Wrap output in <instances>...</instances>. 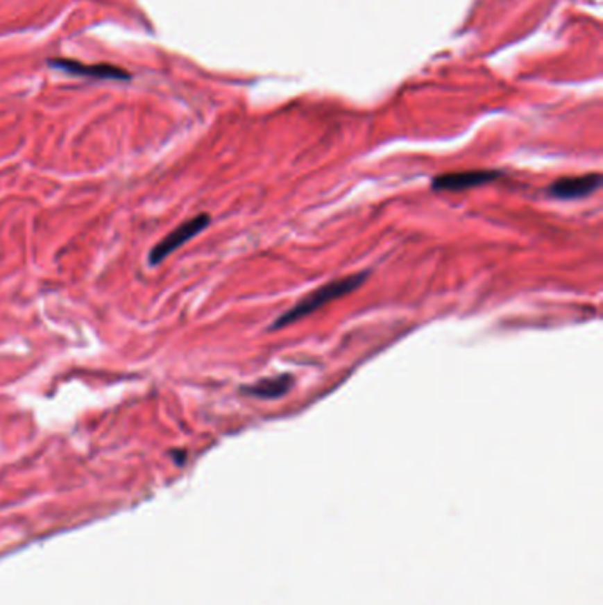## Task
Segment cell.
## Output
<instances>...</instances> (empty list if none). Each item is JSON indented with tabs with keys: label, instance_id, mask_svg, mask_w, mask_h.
<instances>
[{
	"label": "cell",
	"instance_id": "obj_1",
	"mask_svg": "<svg viewBox=\"0 0 603 605\" xmlns=\"http://www.w3.org/2000/svg\"><path fill=\"white\" fill-rule=\"evenodd\" d=\"M366 278H368V273H357V275L345 276V278L324 283V285L315 289L314 292H309L308 296H305V298H303L298 305H294V307L290 308V310H287L285 314L280 315V317L271 324L269 330L276 331V330H282V327L290 326V324H296L298 321H301V318L308 317V315H312L314 312L324 308L328 302L337 301V299L343 298V296L350 294V292H354L356 289H359L361 283L366 282Z\"/></svg>",
	"mask_w": 603,
	"mask_h": 605
},
{
	"label": "cell",
	"instance_id": "obj_2",
	"mask_svg": "<svg viewBox=\"0 0 603 605\" xmlns=\"http://www.w3.org/2000/svg\"><path fill=\"white\" fill-rule=\"evenodd\" d=\"M209 223H211L209 214H198V216L192 218V220L185 221V223L179 225L177 228H173L169 236L163 237V239L153 248V252H151L149 255V262L153 264V266L154 264L163 262L170 253H173L176 250H179L182 244L192 241L195 236H198V234L202 232Z\"/></svg>",
	"mask_w": 603,
	"mask_h": 605
},
{
	"label": "cell",
	"instance_id": "obj_3",
	"mask_svg": "<svg viewBox=\"0 0 603 605\" xmlns=\"http://www.w3.org/2000/svg\"><path fill=\"white\" fill-rule=\"evenodd\" d=\"M501 177L498 170H464V172H450L435 177L432 181L434 191H466L470 188L489 185Z\"/></svg>",
	"mask_w": 603,
	"mask_h": 605
},
{
	"label": "cell",
	"instance_id": "obj_4",
	"mask_svg": "<svg viewBox=\"0 0 603 605\" xmlns=\"http://www.w3.org/2000/svg\"><path fill=\"white\" fill-rule=\"evenodd\" d=\"M602 186L600 173H584V176L561 177L548 186V195L557 201H579L596 193Z\"/></svg>",
	"mask_w": 603,
	"mask_h": 605
},
{
	"label": "cell",
	"instance_id": "obj_5",
	"mask_svg": "<svg viewBox=\"0 0 603 605\" xmlns=\"http://www.w3.org/2000/svg\"><path fill=\"white\" fill-rule=\"evenodd\" d=\"M51 66L57 69L66 71L71 75L78 76H90V78H101V80H128L131 78L130 73H126L122 67L110 66V64H80L76 60H51Z\"/></svg>",
	"mask_w": 603,
	"mask_h": 605
},
{
	"label": "cell",
	"instance_id": "obj_6",
	"mask_svg": "<svg viewBox=\"0 0 603 605\" xmlns=\"http://www.w3.org/2000/svg\"><path fill=\"white\" fill-rule=\"evenodd\" d=\"M292 382L294 381H292L289 373H283V375L260 379V381L253 382V384L244 386L241 391L253 398H260V400H276V398H282L289 393L290 388H292Z\"/></svg>",
	"mask_w": 603,
	"mask_h": 605
}]
</instances>
